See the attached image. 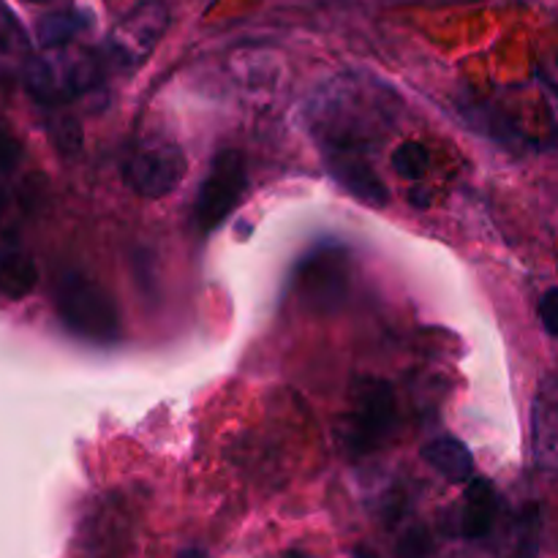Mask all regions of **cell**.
<instances>
[{"label":"cell","mask_w":558,"mask_h":558,"mask_svg":"<svg viewBox=\"0 0 558 558\" xmlns=\"http://www.w3.org/2000/svg\"><path fill=\"white\" fill-rule=\"evenodd\" d=\"M425 191L423 189H414L412 194H409V202H414L417 207H428V199H425Z\"/></svg>","instance_id":"obj_22"},{"label":"cell","mask_w":558,"mask_h":558,"mask_svg":"<svg viewBox=\"0 0 558 558\" xmlns=\"http://www.w3.org/2000/svg\"><path fill=\"white\" fill-rule=\"evenodd\" d=\"M430 167V153L423 142H403L392 150V169L401 178L409 180H423Z\"/></svg>","instance_id":"obj_16"},{"label":"cell","mask_w":558,"mask_h":558,"mask_svg":"<svg viewBox=\"0 0 558 558\" xmlns=\"http://www.w3.org/2000/svg\"><path fill=\"white\" fill-rule=\"evenodd\" d=\"M539 322L548 336L558 338V289H548L539 300Z\"/></svg>","instance_id":"obj_20"},{"label":"cell","mask_w":558,"mask_h":558,"mask_svg":"<svg viewBox=\"0 0 558 558\" xmlns=\"http://www.w3.org/2000/svg\"><path fill=\"white\" fill-rule=\"evenodd\" d=\"M27 3H47V0H27Z\"/></svg>","instance_id":"obj_25"},{"label":"cell","mask_w":558,"mask_h":558,"mask_svg":"<svg viewBox=\"0 0 558 558\" xmlns=\"http://www.w3.org/2000/svg\"><path fill=\"white\" fill-rule=\"evenodd\" d=\"M423 461L439 474H445L450 483H472L474 480V458L466 445L456 439H434L423 447Z\"/></svg>","instance_id":"obj_12"},{"label":"cell","mask_w":558,"mask_h":558,"mask_svg":"<svg viewBox=\"0 0 558 558\" xmlns=\"http://www.w3.org/2000/svg\"><path fill=\"white\" fill-rule=\"evenodd\" d=\"M185 153L174 140L161 134H147L145 140L131 147L125 158V183L142 196H167L183 183L185 178Z\"/></svg>","instance_id":"obj_5"},{"label":"cell","mask_w":558,"mask_h":558,"mask_svg":"<svg viewBox=\"0 0 558 558\" xmlns=\"http://www.w3.org/2000/svg\"><path fill=\"white\" fill-rule=\"evenodd\" d=\"M430 550H434V543H430L428 532L420 526L409 529L398 543V556L401 558H430Z\"/></svg>","instance_id":"obj_18"},{"label":"cell","mask_w":558,"mask_h":558,"mask_svg":"<svg viewBox=\"0 0 558 558\" xmlns=\"http://www.w3.org/2000/svg\"><path fill=\"white\" fill-rule=\"evenodd\" d=\"M54 311L82 341L109 347L120 338V316L101 287L82 272H63L54 287Z\"/></svg>","instance_id":"obj_2"},{"label":"cell","mask_w":558,"mask_h":558,"mask_svg":"<svg viewBox=\"0 0 558 558\" xmlns=\"http://www.w3.org/2000/svg\"><path fill=\"white\" fill-rule=\"evenodd\" d=\"M311 125L322 145V156H360L390 125L387 98H374L363 87L332 85L311 104Z\"/></svg>","instance_id":"obj_1"},{"label":"cell","mask_w":558,"mask_h":558,"mask_svg":"<svg viewBox=\"0 0 558 558\" xmlns=\"http://www.w3.org/2000/svg\"><path fill=\"white\" fill-rule=\"evenodd\" d=\"M532 439L539 466L558 472V379L539 385L532 412Z\"/></svg>","instance_id":"obj_9"},{"label":"cell","mask_w":558,"mask_h":558,"mask_svg":"<svg viewBox=\"0 0 558 558\" xmlns=\"http://www.w3.org/2000/svg\"><path fill=\"white\" fill-rule=\"evenodd\" d=\"M22 158V145L14 134H11L9 125L0 120V172H11V169L20 163Z\"/></svg>","instance_id":"obj_19"},{"label":"cell","mask_w":558,"mask_h":558,"mask_svg":"<svg viewBox=\"0 0 558 558\" xmlns=\"http://www.w3.org/2000/svg\"><path fill=\"white\" fill-rule=\"evenodd\" d=\"M90 25L87 11H54L38 20L36 36L44 49H63L65 44L74 41L85 27Z\"/></svg>","instance_id":"obj_14"},{"label":"cell","mask_w":558,"mask_h":558,"mask_svg":"<svg viewBox=\"0 0 558 558\" xmlns=\"http://www.w3.org/2000/svg\"><path fill=\"white\" fill-rule=\"evenodd\" d=\"M169 25L167 5L150 0L125 14L107 38V60L118 71H134L150 58Z\"/></svg>","instance_id":"obj_7"},{"label":"cell","mask_w":558,"mask_h":558,"mask_svg":"<svg viewBox=\"0 0 558 558\" xmlns=\"http://www.w3.org/2000/svg\"><path fill=\"white\" fill-rule=\"evenodd\" d=\"M496 512H499V496L494 485L485 480H472L466 488V505L461 515V534L466 539H480L494 529Z\"/></svg>","instance_id":"obj_11"},{"label":"cell","mask_w":558,"mask_h":558,"mask_svg":"<svg viewBox=\"0 0 558 558\" xmlns=\"http://www.w3.org/2000/svg\"><path fill=\"white\" fill-rule=\"evenodd\" d=\"M349 265L341 248H319L305 256L298 272V294L308 308L330 314L347 300Z\"/></svg>","instance_id":"obj_8"},{"label":"cell","mask_w":558,"mask_h":558,"mask_svg":"<svg viewBox=\"0 0 558 558\" xmlns=\"http://www.w3.org/2000/svg\"><path fill=\"white\" fill-rule=\"evenodd\" d=\"M283 558H311V556L308 554H300V550H289V554L283 556Z\"/></svg>","instance_id":"obj_23"},{"label":"cell","mask_w":558,"mask_h":558,"mask_svg":"<svg viewBox=\"0 0 558 558\" xmlns=\"http://www.w3.org/2000/svg\"><path fill=\"white\" fill-rule=\"evenodd\" d=\"M245 189H248V169H245V158L240 150L218 153L210 163L205 183H202L199 196L194 205V221L202 232H213L221 227L234 207L243 202Z\"/></svg>","instance_id":"obj_6"},{"label":"cell","mask_w":558,"mask_h":558,"mask_svg":"<svg viewBox=\"0 0 558 558\" xmlns=\"http://www.w3.org/2000/svg\"><path fill=\"white\" fill-rule=\"evenodd\" d=\"M101 82V60L90 52L52 49L25 65V85L41 104H65Z\"/></svg>","instance_id":"obj_4"},{"label":"cell","mask_w":558,"mask_h":558,"mask_svg":"<svg viewBox=\"0 0 558 558\" xmlns=\"http://www.w3.org/2000/svg\"><path fill=\"white\" fill-rule=\"evenodd\" d=\"M36 262L22 251H0V298L22 300L36 289Z\"/></svg>","instance_id":"obj_13"},{"label":"cell","mask_w":558,"mask_h":558,"mask_svg":"<svg viewBox=\"0 0 558 558\" xmlns=\"http://www.w3.org/2000/svg\"><path fill=\"white\" fill-rule=\"evenodd\" d=\"M54 140H58L60 150L74 153L80 147V129H76L74 120H63V123L54 125Z\"/></svg>","instance_id":"obj_21"},{"label":"cell","mask_w":558,"mask_h":558,"mask_svg":"<svg viewBox=\"0 0 558 558\" xmlns=\"http://www.w3.org/2000/svg\"><path fill=\"white\" fill-rule=\"evenodd\" d=\"M327 169H330L332 178L354 196L363 205L368 207H385L390 194H387L385 183H381L379 174L374 172V167L368 163V158L360 156H325Z\"/></svg>","instance_id":"obj_10"},{"label":"cell","mask_w":558,"mask_h":558,"mask_svg":"<svg viewBox=\"0 0 558 558\" xmlns=\"http://www.w3.org/2000/svg\"><path fill=\"white\" fill-rule=\"evenodd\" d=\"M352 558H374V556H368V554H360V550H357V554H352Z\"/></svg>","instance_id":"obj_24"},{"label":"cell","mask_w":558,"mask_h":558,"mask_svg":"<svg viewBox=\"0 0 558 558\" xmlns=\"http://www.w3.org/2000/svg\"><path fill=\"white\" fill-rule=\"evenodd\" d=\"M27 54V38L20 22L0 3V69H9Z\"/></svg>","instance_id":"obj_15"},{"label":"cell","mask_w":558,"mask_h":558,"mask_svg":"<svg viewBox=\"0 0 558 558\" xmlns=\"http://www.w3.org/2000/svg\"><path fill=\"white\" fill-rule=\"evenodd\" d=\"M396 428V396L381 379H360L352 387L349 412L343 414L341 441L349 456L360 458L374 452Z\"/></svg>","instance_id":"obj_3"},{"label":"cell","mask_w":558,"mask_h":558,"mask_svg":"<svg viewBox=\"0 0 558 558\" xmlns=\"http://www.w3.org/2000/svg\"><path fill=\"white\" fill-rule=\"evenodd\" d=\"M539 556V512L537 507H526V512L518 521L515 545L510 558H537Z\"/></svg>","instance_id":"obj_17"}]
</instances>
